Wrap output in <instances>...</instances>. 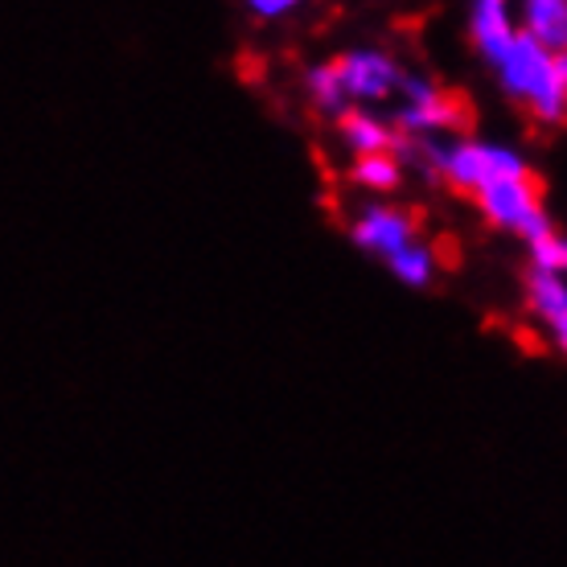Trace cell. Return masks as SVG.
Wrapping results in <instances>:
<instances>
[{
	"label": "cell",
	"mask_w": 567,
	"mask_h": 567,
	"mask_svg": "<svg viewBox=\"0 0 567 567\" xmlns=\"http://www.w3.org/2000/svg\"><path fill=\"white\" fill-rule=\"evenodd\" d=\"M473 206L485 214V223L497 230L523 235L526 243L551 235V218H547V182L535 169L506 177V182L485 185L473 198Z\"/></svg>",
	"instance_id": "obj_1"
},
{
	"label": "cell",
	"mask_w": 567,
	"mask_h": 567,
	"mask_svg": "<svg viewBox=\"0 0 567 567\" xmlns=\"http://www.w3.org/2000/svg\"><path fill=\"white\" fill-rule=\"evenodd\" d=\"M408 91V107L395 115L399 132H461L465 136L473 128V100L456 86H427L424 79H403Z\"/></svg>",
	"instance_id": "obj_2"
},
{
	"label": "cell",
	"mask_w": 567,
	"mask_h": 567,
	"mask_svg": "<svg viewBox=\"0 0 567 567\" xmlns=\"http://www.w3.org/2000/svg\"><path fill=\"white\" fill-rule=\"evenodd\" d=\"M555 58L559 54H551L547 45H539L530 33L518 29V42H514L511 58L497 66L502 71V86L511 91V100H518L523 107L543 100V91H547V83H551L555 74Z\"/></svg>",
	"instance_id": "obj_3"
},
{
	"label": "cell",
	"mask_w": 567,
	"mask_h": 567,
	"mask_svg": "<svg viewBox=\"0 0 567 567\" xmlns=\"http://www.w3.org/2000/svg\"><path fill=\"white\" fill-rule=\"evenodd\" d=\"M424 227L420 210H391V206H370L354 223V243L374 256H399L403 247H412L415 235Z\"/></svg>",
	"instance_id": "obj_4"
},
{
	"label": "cell",
	"mask_w": 567,
	"mask_h": 567,
	"mask_svg": "<svg viewBox=\"0 0 567 567\" xmlns=\"http://www.w3.org/2000/svg\"><path fill=\"white\" fill-rule=\"evenodd\" d=\"M341 83L350 95L358 100H386L395 86H403V74L386 54H374V50H358V54H338L333 58Z\"/></svg>",
	"instance_id": "obj_5"
},
{
	"label": "cell",
	"mask_w": 567,
	"mask_h": 567,
	"mask_svg": "<svg viewBox=\"0 0 567 567\" xmlns=\"http://www.w3.org/2000/svg\"><path fill=\"white\" fill-rule=\"evenodd\" d=\"M468 38H473V50H477V54L489 58L494 66H502V62L511 58L514 42H518V29L511 25L502 0H482V4L473 9V21H468Z\"/></svg>",
	"instance_id": "obj_6"
},
{
	"label": "cell",
	"mask_w": 567,
	"mask_h": 567,
	"mask_svg": "<svg viewBox=\"0 0 567 567\" xmlns=\"http://www.w3.org/2000/svg\"><path fill=\"white\" fill-rule=\"evenodd\" d=\"M523 33H530L551 54H567V4L564 0H530L523 9Z\"/></svg>",
	"instance_id": "obj_7"
},
{
	"label": "cell",
	"mask_w": 567,
	"mask_h": 567,
	"mask_svg": "<svg viewBox=\"0 0 567 567\" xmlns=\"http://www.w3.org/2000/svg\"><path fill=\"white\" fill-rule=\"evenodd\" d=\"M526 305L530 312L547 321V326H564L567 321V280L559 276H547V271H526Z\"/></svg>",
	"instance_id": "obj_8"
},
{
	"label": "cell",
	"mask_w": 567,
	"mask_h": 567,
	"mask_svg": "<svg viewBox=\"0 0 567 567\" xmlns=\"http://www.w3.org/2000/svg\"><path fill=\"white\" fill-rule=\"evenodd\" d=\"M305 86H309V100L317 103V112H333V115L350 112V107H346L350 91H346V83H341V74H338V66H333V62H326V66L309 71Z\"/></svg>",
	"instance_id": "obj_9"
},
{
	"label": "cell",
	"mask_w": 567,
	"mask_h": 567,
	"mask_svg": "<svg viewBox=\"0 0 567 567\" xmlns=\"http://www.w3.org/2000/svg\"><path fill=\"white\" fill-rule=\"evenodd\" d=\"M386 264H391V271H395L403 284L424 288V284L432 280V264H436V256H432V247H424V243H412V247H403V251L391 256Z\"/></svg>",
	"instance_id": "obj_10"
},
{
	"label": "cell",
	"mask_w": 567,
	"mask_h": 567,
	"mask_svg": "<svg viewBox=\"0 0 567 567\" xmlns=\"http://www.w3.org/2000/svg\"><path fill=\"white\" fill-rule=\"evenodd\" d=\"M354 185H367V189H395L399 185V161L395 156H362L350 169Z\"/></svg>",
	"instance_id": "obj_11"
},
{
	"label": "cell",
	"mask_w": 567,
	"mask_h": 567,
	"mask_svg": "<svg viewBox=\"0 0 567 567\" xmlns=\"http://www.w3.org/2000/svg\"><path fill=\"white\" fill-rule=\"evenodd\" d=\"M530 259H535V271H547V276H567V239L564 235H543V239L530 243Z\"/></svg>",
	"instance_id": "obj_12"
},
{
	"label": "cell",
	"mask_w": 567,
	"mask_h": 567,
	"mask_svg": "<svg viewBox=\"0 0 567 567\" xmlns=\"http://www.w3.org/2000/svg\"><path fill=\"white\" fill-rule=\"evenodd\" d=\"M432 256H436L440 268H461V243L453 235H440L436 247H432Z\"/></svg>",
	"instance_id": "obj_13"
},
{
	"label": "cell",
	"mask_w": 567,
	"mask_h": 567,
	"mask_svg": "<svg viewBox=\"0 0 567 567\" xmlns=\"http://www.w3.org/2000/svg\"><path fill=\"white\" fill-rule=\"evenodd\" d=\"M292 13V0H256L251 4V17H284Z\"/></svg>",
	"instance_id": "obj_14"
},
{
	"label": "cell",
	"mask_w": 567,
	"mask_h": 567,
	"mask_svg": "<svg viewBox=\"0 0 567 567\" xmlns=\"http://www.w3.org/2000/svg\"><path fill=\"white\" fill-rule=\"evenodd\" d=\"M551 333H555V346H559V350L567 354V321H564V326H555Z\"/></svg>",
	"instance_id": "obj_15"
}]
</instances>
